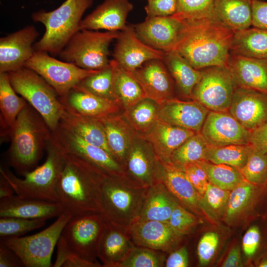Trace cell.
Returning a JSON list of instances; mask_svg holds the SVG:
<instances>
[{"mask_svg":"<svg viewBox=\"0 0 267 267\" xmlns=\"http://www.w3.org/2000/svg\"><path fill=\"white\" fill-rule=\"evenodd\" d=\"M51 134L55 142L63 150L90 162L107 175H115L120 171L117 161L110 153L87 142L61 125Z\"/></svg>","mask_w":267,"mask_h":267,"instance_id":"cell-13","label":"cell"},{"mask_svg":"<svg viewBox=\"0 0 267 267\" xmlns=\"http://www.w3.org/2000/svg\"><path fill=\"white\" fill-rule=\"evenodd\" d=\"M196 163L205 172L209 181L222 189L231 190L245 180L240 170L233 167L204 159Z\"/></svg>","mask_w":267,"mask_h":267,"instance_id":"cell-38","label":"cell"},{"mask_svg":"<svg viewBox=\"0 0 267 267\" xmlns=\"http://www.w3.org/2000/svg\"><path fill=\"white\" fill-rule=\"evenodd\" d=\"M219 242L218 234L214 232L204 234L199 240L197 253L199 263L202 265L208 264L214 257Z\"/></svg>","mask_w":267,"mask_h":267,"instance_id":"cell-51","label":"cell"},{"mask_svg":"<svg viewBox=\"0 0 267 267\" xmlns=\"http://www.w3.org/2000/svg\"><path fill=\"white\" fill-rule=\"evenodd\" d=\"M252 25L267 29V1L252 0Z\"/></svg>","mask_w":267,"mask_h":267,"instance_id":"cell-54","label":"cell"},{"mask_svg":"<svg viewBox=\"0 0 267 267\" xmlns=\"http://www.w3.org/2000/svg\"><path fill=\"white\" fill-rule=\"evenodd\" d=\"M105 222L100 213L72 216L65 225L61 236L78 256L95 263Z\"/></svg>","mask_w":267,"mask_h":267,"instance_id":"cell-11","label":"cell"},{"mask_svg":"<svg viewBox=\"0 0 267 267\" xmlns=\"http://www.w3.org/2000/svg\"><path fill=\"white\" fill-rule=\"evenodd\" d=\"M62 214L57 202L24 198L17 195L0 199V217L47 220Z\"/></svg>","mask_w":267,"mask_h":267,"instance_id":"cell-25","label":"cell"},{"mask_svg":"<svg viewBox=\"0 0 267 267\" xmlns=\"http://www.w3.org/2000/svg\"><path fill=\"white\" fill-rule=\"evenodd\" d=\"M229 113L250 131L267 122V94L235 87Z\"/></svg>","mask_w":267,"mask_h":267,"instance_id":"cell-17","label":"cell"},{"mask_svg":"<svg viewBox=\"0 0 267 267\" xmlns=\"http://www.w3.org/2000/svg\"><path fill=\"white\" fill-rule=\"evenodd\" d=\"M201 76L192 91V97L213 111L229 110L235 88L226 66L201 69Z\"/></svg>","mask_w":267,"mask_h":267,"instance_id":"cell-12","label":"cell"},{"mask_svg":"<svg viewBox=\"0 0 267 267\" xmlns=\"http://www.w3.org/2000/svg\"><path fill=\"white\" fill-rule=\"evenodd\" d=\"M120 32L81 29L69 40L59 56L61 60L85 69L101 70L110 64L109 48Z\"/></svg>","mask_w":267,"mask_h":267,"instance_id":"cell-7","label":"cell"},{"mask_svg":"<svg viewBox=\"0 0 267 267\" xmlns=\"http://www.w3.org/2000/svg\"><path fill=\"white\" fill-rule=\"evenodd\" d=\"M130 225L134 243L144 248L167 250L180 236L168 222L136 219Z\"/></svg>","mask_w":267,"mask_h":267,"instance_id":"cell-26","label":"cell"},{"mask_svg":"<svg viewBox=\"0 0 267 267\" xmlns=\"http://www.w3.org/2000/svg\"><path fill=\"white\" fill-rule=\"evenodd\" d=\"M230 192L209 182L203 196L202 205L212 216L220 218L224 215Z\"/></svg>","mask_w":267,"mask_h":267,"instance_id":"cell-46","label":"cell"},{"mask_svg":"<svg viewBox=\"0 0 267 267\" xmlns=\"http://www.w3.org/2000/svg\"><path fill=\"white\" fill-rule=\"evenodd\" d=\"M114 76V61L112 59L108 66L86 77L78 85L97 96L116 100L113 89Z\"/></svg>","mask_w":267,"mask_h":267,"instance_id":"cell-40","label":"cell"},{"mask_svg":"<svg viewBox=\"0 0 267 267\" xmlns=\"http://www.w3.org/2000/svg\"><path fill=\"white\" fill-rule=\"evenodd\" d=\"M105 220L97 249L98 257L105 267L117 266L129 253V242L117 225Z\"/></svg>","mask_w":267,"mask_h":267,"instance_id":"cell-30","label":"cell"},{"mask_svg":"<svg viewBox=\"0 0 267 267\" xmlns=\"http://www.w3.org/2000/svg\"><path fill=\"white\" fill-rule=\"evenodd\" d=\"M125 117L132 128L146 133L159 120V105L145 98L131 108L126 110Z\"/></svg>","mask_w":267,"mask_h":267,"instance_id":"cell-39","label":"cell"},{"mask_svg":"<svg viewBox=\"0 0 267 267\" xmlns=\"http://www.w3.org/2000/svg\"><path fill=\"white\" fill-rule=\"evenodd\" d=\"M63 151L64 163L57 189V203L63 213L72 216L101 214V187L108 175L84 159Z\"/></svg>","mask_w":267,"mask_h":267,"instance_id":"cell-2","label":"cell"},{"mask_svg":"<svg viewBox=\"0 0 267 267\" xmlns=\"http://www.w3.org/2000/svg\"><path fill=\"white\" fill-rule=\"evenodd\" d=\"M168 222L178 235L188 233L197 223V217L176 203Z\"/></svg>","mask_w":267,"mask_h":267,"instance_id":"cell-50","label":"cell"},{"mask_svg":"<svg viewBox=\"0 0 267 267\" xmlns=\"http://www.w3.org/2000/svg\"><path fill=\"white\" fill-rule=\"evenodd\" d=\"M181 20L173 16L147 17L134 26L137 36L144 43L167 52L173 50L181 27Z\"/></svg>","mask_w":267,"mask_h":267,"instance_id":"cell-18","label":"cell"},{"mask_svg":"<svg viewBox=\"0 0 267 267\" xmlns=\"http://www.w3.org/2000/svg\"><path fill=\"white\" fill-rule=\"evenodd\" d=\"M97 119L103 127L112 155L116 160L123 159L133 137L129 125L115 114Z\"/></svg>","mask_w":267,"mask_h":267,"instance_id":"cell-35","label":"cell"},{"mask_svg":"<svg viewBox=\"0 0 267 267\" xmlns=\"http://www.w3.org/2000/svg\"><path fill=\"white\" fill-rule=\"evenodd\" d=\"M116 40L113 59L129 71L134 72L151 60H163L165 52L143 42L137 36L134 25H127Z\"/></svg>","mask_w":267,"mask_h":267,"instance_id":"cell-16","label":"cell"},{"mask_svg":"<svg viewBox=\"0 0 267 267\" xmlns=\"http://www.w3.org/2000/svg\"><path fill=\"white\" fill-rule=\"evenodd\" d=\"M24 67L41 76L56 90L59 97L66 96L83 79L99 71L85 69L74 63L57 59L46 52L37 51Z\"/></svg>","mask_w":267,"mask_h":267,"instance_id":"cell-10","label":"cell"},{"mask_svg":"<svg viewBox=\"0 0 267 267\" xmlns=\"http://www.w3.org/2000/svg\"><path fill=\"white\" fill-rule=\"evenodd\" d=\"M180 169L199 195L203 196L209 182L204 170L196 162L187 164Z\"/></svg>","mask_w":267,"mask_h":267,"instance_id":"cell-52","label":"cell"},{"mask_svg":"<svg viewBox=\"0 0 267 267\" xmlns=\"http://www.w3.org/2000/svg\"><path fill=\"white\" fill-rule=\"evenodd\" d=\"M230 53L267 59V29L254 27L234 32Z\"/></svg>","mask_w":267,"mask_h":267,"instance_id":"cell-33","label":"cell"},{"mask_svg":"<svg viewBox=\"0 0 267 267\" xmlns=\"http://www.w3.org/2000/svg\"><path fill=\"white\" fill-rule=\"evenodd\" d=\"M249 144L254 149L267 154V122L251 131Z\"/></svg>","mask_w":267,"mask_h":267,"instance_id":"cell-56","label":"cell"},{"mask_svg":"<svg viewBox=\"0 0 267 267\" xmlns=\"http://www.w3.org/2000/svg\"><path fill=\"white\" fill-rule=\"evenodd\" d=\"M59 124L87 142L102 147L111 154L104 129L97 118L75 114L64 108Z\"/></svg>","mask_w":267,"mask_h":267,"instance_id":"cell-29","label":"cell"},{"mask_svg":"<svg viewBox=\"0 0 267 267\" xmlns=\"http://www.w3.org/2000/svg\"><path fill=\"white\" fill-rule=\"evenodd\" d=\"M254 192L253 184L245 180L230 190L224 215L229 222L236 218L246 208Z\"/></svg>","mask_w":267,"mask_h":267,"instance_id":"cell-43","label":"cell"},{"mask_svg":"<svg viewBox=\"0 0 267 267\" xmlns=\"http://www.w3.org/2000/svg\"><path fill=\"white\" fill-rule=\"evenodd\" d=\"M8 74L16 93L41 115L51 132L56 129L64 107L56 90L38 74L25 67Z\"/></svg>","mask_w":267,"mask_h":267,"instance_id":"cell-6","label":"cell"},{"mask_svg":"<svg viewBox=\"0 0 267 267\" xmlns=\"http://www.w3.org/2000/svg\"><path fill=\"white\" fill-rule=\"evenodd\" d=\"M261 236L258 228L253 226L245 232L242 239V249L248 257L253 256L257 251L260 241Z\"/></svg>","mask_w":267,"mask_h":267,"instance_id":"cell-55","label":"cell"},{"mask_svg":"<svg viewBox=\"0 0 267 267\" xmlns=\"http://www.w3.org/2000/svg\"><path fill=\"white\" fill-rule=\"evenodd\" d=\"M160 256L151 250L136 248L131 251L117 266L124 267H158L162 266Z\"/></svg>","mask_w":267,"mask_h":267,"instance_id":"cell-48","label":"cell"},{"mask_svg":"<svg viewBox=\"0 0 267 267\" xmlns=\"http://www.w3.org/2000/svg\"><path fill=\"white\" fill-rule=\"evenodd\" d=\"M60 100L64 108L75 114L100 118L115 114L120 104L117 101L102 98L77 85Z\"/></svg>","mask_w":267,"mask_h":267,"instance_id":"cell-23","label":"cell"},{"mask_svg":"<svg viewBox=\"0 0 267 267\" xmlns=\"http://www.w3.org/2000/svg\"><path fill=\"white\" fill-rule=\"evenodd\" d=\"M242 266L239 247L238 246H235L230 250L222 264V267H238Z\"/></svg>","mask_w":267,"mask_h":267,"instance_id":"cell-59","label":"cell"},{"mask_svg":"<svg viewBox=\"0 0 267 267\" xmlns=\"http://www.w3.org/2000/svg\"><path fill=\"white\" fill-rule=\"evenodd\" d=\"M114 61L113 89L115 98L127 110L147 98L146 96L132 72L121 67L115 60Z\"/></svg>","mask_w":267,"mask_h":267,"instance_id":"cell-36","label":"cell"},{"mask_svg":"<svg viewBox=\"0 0 267 267\" xmlns=\"http://www.w3.org/2000/svg\"><path fill=\"white\" fill-rule=\"evenodd\" d=\"M144 9L147 17L173 16L177 10V0H150Z\"/></svg>","mask_w":267,"mask_h":267,"instance_id":"cell-53","label":"cell"},{"mask_svg":"<svg viewBox=\"0 0 267 267\" xmlns=\"http://www.w3.org/2000/svg\"><path fill=\"white\" fill-rule=\"evenodd\" d=\"M9 137L8 163L23 176L37 167L51 137V131L28 103L17 117Z\"/></svg>","mask_w":267,"mask_h":267,"instance_id":"cell-3","label":"cell"},{"mask_svg":"<svg viewBox=\"0 0 267 267\" xmlns=\"http://www.w3.org/2000/svg\"><path fill=\"white\" fill-rule=\"evenodd\" d=\"M252 149L249 144H232L222 146L209 145L204 159L216 164H225L240 170L246 163Z\"/></svg>","mask_w":267,"mask_h":267,"instance_id":"cell-37","label":"cell"},{"mask_svg":"<svg viewBox=\"0 0 267 267\" xmlns=\"http://www.w3.org/2000/svg\"><path fill=\"white\" fill-rule=\"evenodd\" d=\"M167 190L160 183L151 186L137 219L168 222L176 202Z\"/></svg>","mask_w":267,"mask_h":267,"instance_id":"cell-32","label":"cell"},{"mask_svg":"<svg viewBox=\"0 0 267 267\" xmlns=\"http://www.w3.org/2000/svg\"><path fill=\"white\" fill-rule=\"evenodd\" d=\"M24 265L17 255L9 247L0 243V267H19Z\"/></svg>","mask_w":267,"mask_h":267,"instance_id":"cell-57","label":"cell"},{"mask_svg":"<svg viewBox=\"0 0 267 267\" xmlns=\"http://www.w3.org/2000/svg\"><path fill=\"white\" fill-rule=\"evenodd\" d=\"M72 217L63 213L44 230L24 236L1 239L0 243L11 249L26 267H49L55 246L62 230Z\"/></svg>","mask_w":267,"mask_h":267,"instance_id":"cell-9","label":"cell"},{"mask_svg":"<svg viewBox=\"0 0 267 267\" xmlns=\"http://www.w3.org/2000/svg\"><path fill=\"white\" fill-rule=\"evenodd\" d=\"M240 171L244 179L252 184L261 182L267 174V154L252 148Z\"/></svg>","mask_w":267,"mask_h":267,"instance_id":"cell-47","label":"cell"},{"mask_svg":"<svg viewBox=\"0 0 267 267\" xmlns=\"http://www.w3.org/2000/svg\"><path fill=\"white\" fill-rule=\"evenodd\" d=\"M188 265V254L185 247H182L171 254L165 264L167 267H186Z\"/></svg>","mask_w":267,"mask_h":267,"instance_id":"cell-58","label":"cell"},{"mask_svg":"<svg viewBox=\"0 0 267 267\" xmlns=\"http://www.w3.org/2000/svg\"><path fill=\"white\" fill-rule=\"evenodd\" d=\"M44 163L25 174L23 178L15 176L8 169L0 167V176L10 184L20 197L57 202V189L65 154L51 137L45 149Z\"/></svg>","mask_w":267,"mask_h":267,"instance_id":"cell-4","label":"cell"},{"mask_svg":"<svg viewBox=\"0 0 267 267\" xmlns=\"http://www.w3.org/2000/svg\"><path fill=\"white\" fill-rule=\"evenodd\" d=\"M93 0H65L57 8L43 9L31 16L35 22L45 27L43 37L34 45L35 51L59 55L72 37L79 30L83 15Z\"/></svg>","mask_w":267,"mask_h":267,"instance_id":"cell-5","label":"cell"},{"mask_svg":"<svg viewBox=\"0 0 267 267\" xmlns=\"http://www.w3.org/2000/svg\"><path fill=\"white\" fill-rule=\"evenodd\" d=\"M163 60L182 93L192 96L193 89L201 78V70L194 68L174 49L165 52Z\"/></svg>","mask_w":267,"mask_h":267,"instance_id":"cell-34","label":"cell"},{"mask_svg":"<svg viewBox=\"0 0 267 267\" xmlns=\"http://www.w3.org/2000/svg\"><path fill=\"white\" fill-rule=\"evenodd\" d=\"M147 0V1H149V0Z\"/></svg>","mask_w":267,"mask_h":267,"instance_id":"cell-62","label":"cell"},{"mask_svg":"<svg viewBox=\"0 0 267 267\" xmlns=\"http://www.w3.org/2000/svg\"><path fill=\"white\" fill-rule=\"evenodd\" d=\"M132 73L143 89L147 98L158 105L172 98V82L163 60L147 61Z\"/></svg>","mask_w":267,"mask_h":267,"instance_id":"cell-19","label":"cell"},{"mask_svg":"<svg viewBox=\"0 0 267 267\" xmlns=\"http://www.w3.org/2000/svg\"><path fill=\"white\" fill-rule=\"evenodd\" d=\"M159 162L162 166V179L167 190L188 207L197 208L200 204V195L184 171L170 161Z\"/></svg>","mask_w":267,"mask_h":267,"instance_id":"cell-28","label":"cell"},{"mask_svg":"<svg viewBox=\"0 0 267 267\" xmlns=\"http://www.w3.org/2000/svg\"><path fill=\"white\" fill-rule=\"evenodd\" d=\"M200 133L212 146L249 144L251 131L225 111L209 112Z\"/></svg>","mask_w":267,"mask_h":267,"instance_id":"cell-15","label":"cell"},{"mask_svg":"<svg viewBox=\"0 0 267 267\" xmlns=\"http://www.w3.org/2000/svg\"><path fill=\"white\" fill-rule=\"evenodd\" d=\"M209 145L201 133L197 132L173 152L170 161L181 168L187 164L203 160Z\"/></svg>","mask_w":267,"mask_h":267,"instance_id":"cell-41","label":"cell"},{"mask_svg":"<svg viewBox=\"0 0 267 267\" xmlns=\"http://www.w3.org/2000/svg\"><path fill=\"white\" fill-rule=\"evenodd\" d=\"M196 133L159 119L143 137L152 145L159 162H169L173 152Z\"/></svg>","mask_w":267,"mask_h":267,"instance_id":"cell-24","label":"cell"},{"mask_svg":"<svg viewBox=\"0 0 267 267\" xmlns=\"http://www.w3.org/2000/svg\"><path fill=\"white\" fill-rule=\"evenodd\" d=\"M114 176L106 175L101 184V214L106 220L117 226L121 223L130 225L139 216L146 187L128 186Z\"/></svg>","mask_w":267,"mask_h":267,"instance_id":"cell-8","label":"cell"},{"mask_svg":"<svg viewBox=\"0 0 267 267\" xmlns=\"http://www.w3.org/2000/svg\"><path fill=\"white\" fill-rule=\"evenodd\" d=\"M128 166L130 173L144 187L155 184L153 178V163L143 147L134 145L131 148Z\"/></svg>","mask_w":267,"mask_h":267,"instance_id":"cell-42","label":"cell"},{"mask_svg":"<svg viewBox=\"0 0 267 267\" xmlns=\"http://www.w3.org/2000/svg\"><path fill=\"white\" fill-rule=\"evenodd\" d=\"M1 239L19 237L43 226L46 220L26 219L16 217H0Z\"/></svg>","mask_w":267,"mask_h":267,"instance_id":"cell-44","label":"cell"},{"mask_svg":"<svg viewBox=\"0 0 267 267\" xmlns=\"http://www.w3.org/2000/svg\"><path fill=\"white\" fill-rule=\"evenodd\" d=\"M259 267H267V260H264L262 262L260 265Z\"/></svg>","mask_w":267,"mask_h":267,"instance_id":"cell-61","label":"cell"},{"mask_svg":"<svg viewBox=\"0 0 267 267\" xmlns=\"http://www.w3.org/2000/svg\"><path fill=\"white\" fill-rule=\"evenodd\" d=\"M14 191L8 182L2 176L0 178V199L13 195Z\"/></svg>","mask_w":267,"mask_h":267,"instance_id":"cell-60","label":"cell"},{"mask_svg":"<svg viewBox=\"0 0 267 267\" xmlns=\"http://www.w3.org/2000/svg\"><path fill=\"white\" fill-rule=\"evenodd\" d=\"M57 255L53 267H99L96 263L86 261L75 253L67 244L64 238L60 236L57 243Z\"/></svg>","mask_w":267,"mask_h":267,"instance_id":"cell-49","label":"cell"},{"mask_svg":"<svg viewBox=\"0 0 267 267\" xmlns=\"http://www.w3.org/2000/svg\"><path fill=\"white\" fill-rule=\"evenodd\" d=\"M208 109L194 100L171 98L159 105V119L172 125L200 132Z\"/></svg>","mask_w":267,"mask_h":267,"instance_id":"cell-21","label":"cell"},{"mask_svg":"<svg viewBox=\"0 0 267 267\" xmlns=\"http://www.w3.org/2000/svg\"><path fill=\"white\" fill-rule=\"evenodd\" d=\"M28 102L13 88L8 73H0V120L1 135L9 136L17 117Z\"/></svg>","mask_w":267,"mask_h":267,"instance_id":"cell-31","label":"cell"},{"mask_svg":"<svg viewBox=\"0 0 267 267\" xmlns=\"http://www.w3.org/2000/svg\"><path fill=\"white\" fill-rule=\"evenodd\" d=\"M252 0H214L215 18L234 32L252 25Z\"/></svg>","mask_w":267,"mask_h":267,"instance_id":"cell-27","label":"cell"},{"mask_svg":"<svg viewBox=\"0 0 267 267\" xmlns=\"http://www.w3.org/2000/svg\"><path fill=\"white\" fill-rule=\"evenodd\" d=\"M39 35L33 25H27L0 38V73L24 67L34 54V45Z\"/></svg>","mask_w":267,"mask_h":267,"instance_id":"cell-14","label":"cell"},{"mask_svg":"<svg viewBox=\"0 0 267 267\" xmlns=\"http://www.w3.org/2000/svg\"><path fill=\"white\" fill-rule=\"evenodd\" d=\"M235 87L267 94V59L246 57L230 53L226 65Z\"/></svg>","mask_w":267,"mask_h":267,"instance_id":"cell-22","label":"cell"},{"mask_svg":"<svg viewBox=\"0 0 267 267\" xmlns=\"http://www.w3.org/2000/svg\"><path fill=\"white\" fill-rule=\"evenodd\" d=\"M174 48L194 68L227 65L234 32L214 16L181 20Z\"/></svg>","mask_w":267,"mask_h":267,"instance_id":"cell-1","label":"cell"},{"mask_svg":"<svg viewBox=\"0 0 267 267\" xmlns=\"http://www.w3.org/2000/svg\"><path fill=\"white\" fill-rule=\"evenodd\" d=\"M177 10L173 16L180 20L214 16V0H177Z\"/></svg>","mask_w":267,"mask_h":267,"instance_id":"cell-45","label":"cell"},{"mask_svg":"<svg viewBox=\"0 0 267 267\" xmlns=\"http://www.w3.org/2000/svg\"><path fill=\"white\" fill-rule=\"evenodd\" d=\"M133 8L129 0H104L82 20L80 29L122 31L127 26V17Z\"/></svg>","mask_w":267,"mask_h":267,"instance_id":"cell-20","label":"cell"}]
</instances>
